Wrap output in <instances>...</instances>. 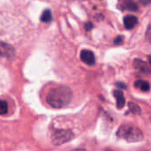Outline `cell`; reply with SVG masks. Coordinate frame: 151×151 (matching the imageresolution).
<instances>
[{
  "label": "cell",
  "mask_w": 151,
  "mask_h": 151,
  "mask_svg": "<svg viewBox=\"0 0 151 151\" xmlns=\"http://www.w3.org/2000/svg\"><path fill=\"white\" fill-rule=\"evenodd\" d=\"M114 96L117 99V106H118V108L121 109L122 107H124L126 100H125L123 93L121 91H119V90H116V91H114Z\"/></svg>",
  "instance_id": "6"
},
{
  "label": "cell",
  "mask_w": 151,
  "mask_h": 151,
  "mask_svg": "<svg viewBox=\"0 0 151 151\" xmlns=\"http://www.w3.org/2000/svg\"><path fill=\"white\" fill-rule=\"evenodd\" d=\"M73 138V134L68 129H57L51 134V142L55 145H61L71 141Z\"/></svg>",
  "instance_id": "3"
},
{
  "label": "cell",
  "mask_w": 151,
  "mask_h": 151,
  "mask_svg": "<svg viewBox=\"0 0 151 151\" xmlns=\"http://www.w3.org/2000/svg\"><path fill=\"white\" fill-rule=\"evenodd\" d=\"M134 87L136 88H140L141 90L144 91V92H148L150 90V85L148 81H142V80H138L134 82Z\"/></svg>",
  "instance_id": "7"
},
{
  "label": "cell",
  "mask_w": 151,
  "mask_h": 151,
  "mask_svg": "<svg viewBox=\"0 0 151 151\" xmlns=\"http://www.w3.org/2000/svg\"><path fill=\"white\" fill-rule=\"evenodd\" d=\"M9 108H8V104L4 100H0V115L4 116L8 113Z\"/></svg>",
  "instance_id": "11"
},
{
  "label": "cell",
  "mask_w": 151,
  "mask_h": 151,
  "mask_svg": "<svg viewBox=\"0 0 151 151\" xmlns=\"http://www.w3.org/2000/svg\"><path fill=\"white\" fill-rule=\"evenodd\" d=\"M117 135L130 142H137L143 140L142 131L132 125H123L119 127Z\"/></svg>",
  "instance_id": "2"
},
{
  "label": "cell",
  "mask_w": 151,
  "mask_h": 151,
  "mask_svg": "<svg viewBox=\"0 0 151 151\" xmlns=\"http://www.w3.org/2000/svg\"><path fill=\"white\" fill-rule=\"evenodd\" d=\"M122 9L130 10V11H137L138 6L133 0H124L122 3Z\"/></svg>",
  "instance_id": "8"
},
{
  "label": "cell",
  "mask_w": 151,
  "mask_h": 151,
  "mask_svg": "<svg viewBox=\"0 0 151 151\" xmlns=\"http://www.w3.org/2000/svg\"><path fill=\"white\" fill-rule=\"evenodd\" d=\"M73 99V91L65 86L52 88L46 96V103L56 109H60L68 105Z\"/></svg>",
  "instance_id": "1"
},
{
  "label": "cell",
  "mask_w": 151,
  "mask_h": 151,
  "mask_svg": "<svg viewBox=\"0 0 151 151\" xmlns=\"http://www.w3.org/2000/svg\"><path fill=\"white\" fill-rule=\"evenodd\" d=\"M51 19H52L51 12H50L49 9L45 10V11L42 12V16H41V20H42V22H44V23H50V22L51 21Z\"/></svg>",
  "instance_id": "10"
},
{
  "label": "cell",
  "mask_w": 151,
  "mask_h": 151,
  "mask_svg": "<svg viewBox=\"0 0 151 151\" xmlns=\"http://www.w3.org/2000/svg\"><path fill=\"white\" fill-rule=\"evenodd\" d=\"M137 23H138V19H137V17H135L134 15H127L124 19L125 27L128 30L133 29L137 25Z\"/></svg>",
  "instance_id": "5"
},
{
  "label": "cell",
  "mask_w": 151,
  "mask_h": 151,
  "mask_svg": "<svg viewBox=\"0 0 151 151\" xmlns=\"http://www.w3.org/2000/svg\"><path fill=\"white\" fill-rule=\"evenodd\" d=\"M134 64L135 68L141 69L143 73H150V67H149V65H148L145 62H143V61H142V60H140V59H135Z\"/></svg>",
  "instance_id": "9"
},
{
  "label": "cell",
  "mask_w": 151,
  "mask_h": 151,
  "mask_svg": "<svg viewBox=\"0 0 151 151\" xmlns=\"http://www.w3.org/2000/svg\"><path fill=\"white\" fill-rule=\"evenodd\" d=\"M128 106H129L130 110H131L134 113H135V114H139V113L141 112L140 108H139V106H138L137 104H134V103H130V104H128Z\"/></svg>",
  "instance_id": "12"
},
{
  "label": "cell",
  "mask_w": 151,
  "mask_h": 151,
  "mask_svg": "<svg viewBox=\"0 0 151 151\" xmlns=\"http://www.w3.org/2000/svg\"><path fill=\"white\" fill-rule=\"evenodd\" d=\"M85 27H86V29H87V30H89L90 28H92V27H93V25H92V23H90V22H89V23H87V25L85 26Z\"/></svg>",
  "instance_id": "13"
},
{
  "label": "cell",
  "mask_w": 151,
  "mask_h": 151,
  "mask_svg": "<svg viewBox=\"0 0 151 151\" xmlns=\"http://www.w3.org/2000/svg\"><path fill=\"white\" fill-rule=\"evenodd\" d=\"M81 59L82 62H84L86 65H94L96 63V58H95V55L91 50H83L81 52Z\"/></svg>",
  "instance_id": "4"
}]
</instances>
